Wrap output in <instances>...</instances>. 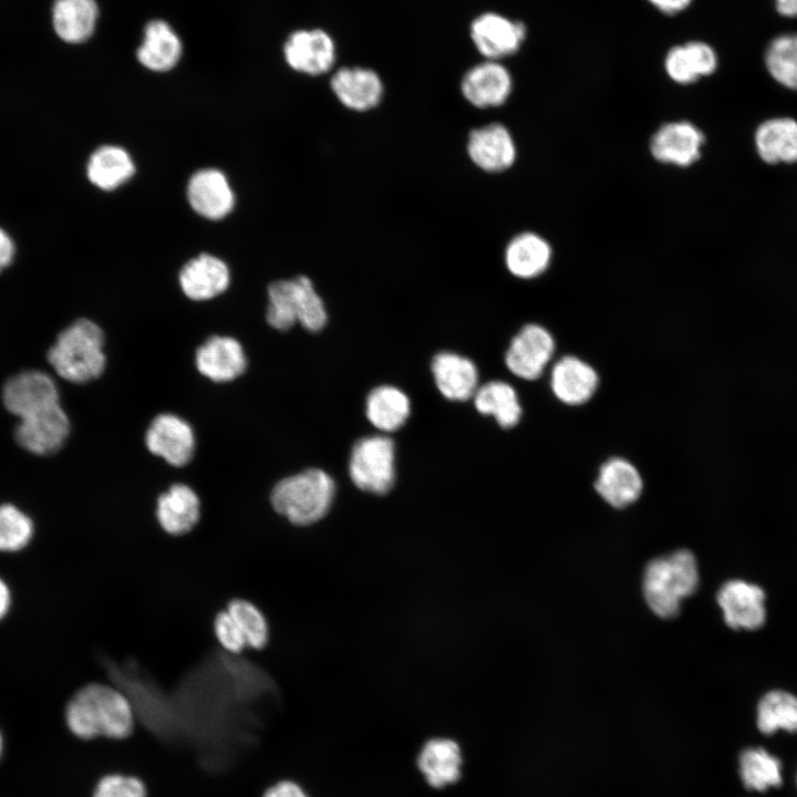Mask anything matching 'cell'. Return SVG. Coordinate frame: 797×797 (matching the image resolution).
I'll return each instance as SVG.
<instances>
[{
	"instance_id": "15",
	"label": "cell",
	"mask_w": 797,
	"mask_h": 797,
	"mask_svg": "<svg viewBox=\"0 0 797 797\" xmlns=\"http://www.w3.org/2000/svg\"><path fill=\"white\" fill-rule=\"evenodd\" d=\"M2 398L6 408L19 418L60 403L55 382L41 371H25L9 379Z\"/></svg>"
},
{
	"instance_id": "35",
	"label": "cell",
	"mask_w": 797,
	"mask_h": 797,
	"mask_svg": "<svg viewBox=\"0 0 797 797\" xmlns=\"http://www.w3.org/2000/svg\"><path fill=\"white\" fill-rule=\"evenodd\" d=\"M765 65L777 83L797 90V33L774 38L765 51Z\"/></svg>"
},
{
	"instance_id": "14",
	"label": "cell",
	"mask_w": 797,
	"mask_h": 797,
	"mask_svg": "<svg viewBox=\"0 0 797 797\" xmlns=\"http://www.w3.org/2000/svg\"><path fill=\"white\" fill-rule=\"evenodd\" d=\"M145 444L148 451L162 457L169 465L183 467L195 453V434L192 426L174 414L157 415L151 423Z\"/></svg>"
},
{
	"instance_id": "25",
	"label": "cell",
	"mask_w": 797,
	"mask_h": 797,
	"mask_svg": "<svg viewBox=\"0 0 797 797\" xmlns=\"http://www.w3.org/2000/svg\"><path fill=\"white\" fill-rule=\"evenodd\" d=\"M432 372L437 389L447 400L466 401L478 389L476 365L457 353H437L432 361Z\"/></svg>"
},
{
	"instance_id": "16",
	"label": "cell",
	"mask_w": 797,
	"mask_h": 797,
	"mask_svg": "<svg viewBox=\"0 0 797 797\" xmlns=\"http://www.w3.org/2000/svg\"><path fill=\"white\" fill-rule=\"evenodd\" d=\"M330 89L345 108L359 113L375 108L384 95L381 76L364 66L339 68L330 77Z\"/></svg>"
},
{
	"instance_id": "28",
	"label": "cell",
	"mask_w": 797,
	"mask_h": 797,
	"mask_svg": "<svg viewBox=\"0 0 797 797\" xmlns=\"http://www.w3.org/2000/svg\"><path fill=\"white\" fill-rule=\"evenodd\" d=\"M754 138L759 157L767 164L797 162V121L769 118L757 127Z\"/></svg>"
},
{
	"instance_id": "40",
	"label": "cell",
	"mask_w": 797,
	"mask_h": 797,
	"mask_svg": "<svg viewBox=\"0 0 797 797\" xmlns=\"http://www.w3.org/2000/svg\"><path fill=\"white\" fill-rule=\"evenodd\" d=\"M214 632L219 644L230 653L238 654L247 646L242 633L227 610L216 614Z\"/></svg>"
},
{
	"instance_id": "8",
	"label": "cell",
	"mask_w": 797,
	"mask_h": 797,
	"mask_svg": "<svg viewBox=\"0 0 797 797\" xmlns=\"http://www.w3.org/2000/svg\"><path fill=\"white\" fill-rule=\"evenodd\" d=\"M282 53L290 69L309 76L327 74L337 61L335 42L320 28L291 32L283 42Z\"/></svg>"
},
{
	"instance_id": "12",
	"label": "cell",
	"mask_w": 797,
	"mask_h": 797,
	"mask_svg": "<svg viewBox=\"0 0 797 797\" xmlns=\"http://www.w3.org/2000/svg\"><path fill=\"white\" fill-rule=\"evenodd\" d=\"M466 152L477 168L490 174L510 168L517 157L510 131L498 122L473 128L467 137Z\"/></svg>"
},
{
	"instance_id": "2",
	"label": "cell",
	"mask_w": 797,
	"mask_h": 797,
	"mask_svg": "<svg viewBox=\"0 0 797 797\" xmlns=\"http://www.w3.org/2000/svg\"><path fill=\"white\" fill-rule=\"evenodd\" d=\"M48 361L62 379L87 383L104 371V333L89 319H77L65 328L48 352Z\"/></svg>"
},
{
	"instance_id": "9",
	"label": "cell",
	"mask_w": 797,
	"mask_h": 797,
	"mask_svg": "<svg viewBox=\"0 0 797 797\" xmlns=\"http://www.w3.org/2000/svg\"><path fill=\"white\" fill-rule=\"evenodd\" d=\"M717 603L727 627L733 630L756 631L767 620L764 589L743 579H732L717 591Z\"/></svg>"
},
{
	"instance_id": "42",
	"label": "cell",
	"mask_w": 797,
	"mask_h": 797,
	"mask_svg": "<svg viewBox=\"0 0 797 797\" xmlns=\"http://www.w3.org/2000/svg\"><path fill=\"white\" fill-rule=\"evenodd\" d=\"M262 797H309L304 789L291 779H281L269 786Z\"/></svg>"
},
{
	"instance_id": "17",
	"label": "cell",
	"mask_w": 797,
	"mask_h": 797,
	"mask_svg": "<svg viewBox=\"0 0 797 797\" xmlns=\"http://www.w3.org/2000/svg\"><path fill=\"white\" fill-rule=\"evenodd\" d=\"M187 199L193 210L208 220H220L235 206V194L227 176L217 168H203L187 183Z\"/></svg>"
},
{
	"instance_id": "48",
	"label": "cell",
	"mask_w": 797,
	"mask_h": 797,
	"mask_svg": "<svg viewBox=\"0 0 797 797\" xmlns=\"http://www.w3.org/2000/svg\"><path fill=\"white\" fill-rule=\"evenodd\" d=\"M796 783H797V777H796Z\"/></svg>"
},
{
	"instance_id": "30",
	"label": "cell",
	"mask_w": 797,
	"mask_h": 797,
	"mask_svg": "<svg viewBox=\"0 0 797 797\" xmlns=\"http://www.w3.org/2000/svg\"><path fill=\"white\" fill-rule=\"evenodd\" d=\"M99 19L95 0H56L53 6V27L68 43L86 41L94 32Z\"/></svg>"
},
{
	"instance_id": "6",
	"label": "cell",
	"mask_w": 797,
	"mask_h": 797,
	"mask_svg": "<svg viewBox=\"0 0 797 797\" xmlns=\"http://www.w3.org/2000/svg\"><path fill=\"white\" fill-rule=\"evenodd\" d=\"M394 442L382 435L366 436L356 441L349 460V474L353 484L363 491L386 494L395 480Z\"/></svg>"
},
{
	"instance_id": "23",
	"label": "cell",
	"mask_w": 797,
	"mask_h": 797,
	"mask_svg": "<svg viewBox=\"0 0 797 797\" xmlns=\"http://www.w3.org/2000/svg\"><path fill=\"white\" fill-rule=\"evenodd\" d=\"M156 518L162 529L168 535H185L199 521V497L189 486L174 484L167 491L158 496Z\"/></svg>"
},
{
	"instance_id": "34",
	"label": "cell",
	"mask_w": 797,
	"mask_h": 797,
	"mask_svg": "<svg viewBox=\"0 0 797 797\" xmlns=\"http://www.w3.org/2000/svg\"><path fill=\"white\" fill-rule=\"evenodd\" d=\"M782 762L763 747L744 749L738 759V773L749 790L765 791L783 783Z\"/></svg>"
},
{
	"instance_id": "22",
	"label": "cell",
	"mask_w": 797,
	"mask_h": 797,
	"mask_svg": "<svg viewBox=\"0 0 797 797\" xmlns=\"http://www.w3.org/2000/svg\"><path fill=\"white\" fill-rule=\"evenodd\" d=\"M598 383L594 369L573 355L562 356L551 369V390L555 396L567 405H581L589 401Z\"/></svg>"
},
{
	"instance_id": "45",
	"label": "cell",
	"mask_w": 797,
	"mask_h": 797,
	"mask_svg": "<svg viewBox=\"0 0 797 797\" xmlns=\"http://www.w3.org/2000/svg\"><path fill=\"white\" fill-rule=\"evenodd\" d=\"M775 8L783 17H797V0H775Z\"/></svg>"
},
{
	"instance_id": "41",
	"label": "cell",
	"mask_w": 797,
	"mask_h": 797,
	"mask_svg": "<svg viewBox=\"0 0 797 797\" xmlns=\"http://www.w3.org/2000/svg\"><path fill=\"white\" fill-rule=\"evenodd\" d=\"M685 44L693 58L701 79L710 76L716 71L718 58L711 44L700 40H691L685 42Z\"/></svg>"
},
{
	"instance_id": "46",
	"label": "cell",
	"mask_w": 797,
	"mask_h": 797,
	"mask_svg": "<svg viewBox=\"0 0 797 797\" xmlns=\"http://www.w3.org/2000/svg\"><path fill=\"white\" fill-rule=\"evenodd\" d=\"M10 605V590L0 578V619L7 613Z\"/></svg>"
},
{
	"instance_id": "43",
	"label": "cell",
	"mask_w": 797,
	"mask_h": 797,
	"mask_svg": "<svg viewBox=\"0 0 797 797\" xmlns=\"http://www.w3.org/2000/svg\"><path fill=\"white\" fill-rule=\"evenodd\" d=\"M660 13L674 17L685 11L693 0H646Z\"/></svg>"
},
{
	"instance_id": "21",
	"label": "cell",
	"mask_w": 797,
	"mask_h": 797,
	"mask_svg": "<svg viewBox=\"0 0 797 797\" xmlns=\"http://www.w3.org/2000/svg\"><path fill=\"white\" fill-rule=\"evenodd\" d=\"M183 54V43L173 27L165 20H149L136 50L137 61L153 72L173 70Z\"/></svg>"
},
{
	"instance_id": "13",
	"label": "cell",
	"mask_w": 797,
	"mask_h": 797,
	"mask_svg": "<svg viewBox=\"0 0 797 797\" xmlns=\"http://www.w3.org/2000/svg\"><path fill=\"white\" fill-rule=\"evenodd\" d=\"M70 434V421L60 403L20 418L15 438L37 455L58 452Z\"/></svg>"
},
{
	"instance_id": "32",
	"label": "cell",
	"mask_w": 797,
	"mask_h": 797,
	"mask_svg": "<svg viewBox=\"0 0 797 797\" xmlns=\"http://www.w3.org/2000/svg\"><path fill=\"white\" fill-rule=\"evenodd\" d=\"M474 404L480 414L494 416L503 428L514 427L522 414L515 389L503 381H491L478 387Z\"/></svg>"
},
{
	"instance_id": "44",
	"label": "cell",
	"mask_w": 797,
	"mask_h": 797,
	"mask_svg": "<svg viewBox=\"0 0 797 797\" xmlns=\"http://www.w3.org/2000/svg\"><path fill=\"white\" fill-rule=\"evenodd\" d=\"M15 255V246L10 235L0 228V272L12 262Z\"/></svg>"
},
{
	"instance_id": "36",
	"label": "cell",
	"mask_w": 797,
	"mask_h": 797,
	"mask_svg": "<svg viewBox=\"0 0 797 797\" xmlns=\"http://www.w3.org/2000/svg\"><path fill=\"white\" fill-rule=\"evenodd\" d=\"M226 610L238 625L247 646L261 650L267 645L269 640L268 622L256 604L237 598L228 602Z\"/></svg>"
},
{
	"instance_id": "26",
	"label": "cell",
	"mask_w": 797,
	"mask_h": 797,
	"mask_svg": "<svg viewBox=\"0 0 797 797\" xmlns=\"http://www.w3.org/2000/svg\"><path fill=\"white\" fill-rule=\"evenodd\" d=\"M552 249L540 235L524 231L514 236L505 248L504 259L507 270L519 279H534L549 267Z\"/></svg>"
},
{
	"instance_id": "18",
	"label": "cell",
	"mask_w": 797,
	"mask_h": 797,
	"mask_svg": "<svg viewBox=\"0 0 797 797\" xmlns=\"http://www.w3.org/2000/svg\"><path fill=\"white\" fill-rule=\"evenodd\" d=\"M704 134L693 123L676 121L663 124L652 136V156L663 163L687 167L701 157Z\"/></svg>"
},
{
	"instance_id": "11",
	"label": "cell",
	"mask_w": 797,
	"mask_h": 797,
	"mask_svg": "<svg viewBox=\"0 0 797 797\" xmlns=\"http://www.w3.org/2000/svg\"><path fill=\"white\" fill-rule=\"evenodd\" d=\"M513 89V76L501 61L484 60L469 68L460 80L463 97L476 108L501 106Z\"/></svg>"
},
{
	"instance_id": "4",
	"label": "cell",
	"mask_w": 797,
	"mask_h": 797,
	"mask_svg": "<svg viewBox=\"0 0 797 797\" xmlns=\"http://www.w3.org/2000/svg\"><path fill=\"white\" fill-rule=\"evenodd\" d=\"M334 495L332 477L322 469L309 468L278 482L271 490L270 503L290 522L307 526L328 514Z\"/></svg>"
},
{
	"instance_id": "5",
	"label": "cell",
	"mask_w": 797,
	"mask_h": 797,
	"mask_svg": "<svg viewBox=\"0 0 797 797\" xmlns=\"http://www.w3.org/2000/svg\"><path fill=\"white\" fill-rule=\"evenodd\" d=\"M266 319L279 331L300 323L308 331L318 332L324 328L328 314L311 279L299 275L269 284Z\"/></svg>"
},
{
	"instance_id": "10",
	"label": "cell",
	"mask_w": 797,
	"mask_h": 797,
	"mask_svg": "<svg viewBox=\"0 0 797 797\" xmlns=\"http://www.w3.org/2000/svg\"><path fill=\"white\" fill-rule=\"evenodd\" d=\"M555 346V340L546 328L527 324L513 338L505 355L506 365L520 379L536 380L550 362Z\"/></svg>"
},
{
	"instance_id": "29",
	"label": "cell",
	"mask_w": 797,
	"mask_h": 797,
	"mask_svg": "<svg viewBox=\"0 0 797 797\" xmlns=\"http://www.w3.org/2000/svg\"><path fill=\"white\" fill-rule=\"evenodd\" d=\"M135 173V164L126 149L103 145L90 156L86 176L95 187L111 192L127 183Z\"/></svg>"
},
{
	"instance_id": "7",
	"label": "cell",
	"mask_w": 797,
	"mask_h": 797,
	"mask_svg": "<svg viewBox=\"0 0 797 797\" xmlns=\"http://www.w3.org/2000/svg\"><path fill=\"white\" fill-rule=\"evenodd\" d=\"M527 34L522 21L494 11L478 14L469 24L470 41L485 60L501 61L513 56L521 49Z\"/></svg>"
},
{
	"instance_id": "20",
	"label": "cell",
	"mask_w": 797,
	"mask_h": 797,
	"mask_svg": "<svg viewBox=\"0 0 797 797\" xmlns=\"http://www.w3.org/2000/svg\"><path fill=\"white\" fill-rule=\"evenodd\" d=\"M195 361L200 374L218 383L234 381L247 368L245 351L231 337H210L197 349Z\"/></svg>"
},
{
	"instance_id": "24",
	"label": "cell",
	"mask_w": 797,
	"mask_h": 797,
	"mask_svg": "<svg viewBox=\"0 0 797 797\" xmlns=\"http://www.w3.org/2000/svg\"><path fill=\"white\" fill-rule=\"evenodd\" d=\"M594 487L609 505L623 508L640 497L643 482L633 464L621 457H612L600 467Z\"/></svg>"
},
{
	"instance_id": "1",
	"label": "cell",
	"mask_w": 797,
	"mask_h": 797,
	"mask_svg": "<svg viewBox=\"0 0 797 797\" xmlns=\"http://www.w3.org/2000/svg\"><path fill=\"white\" fill-rule=\"evenodd\" d=\"M70 732L82 741L124 739L136 728L133 704L120 690L91 683L73 694L65 707Z\"/></svg>"
},
{
	"instance_id": "31",
	"label": "cell",
	"mask_w": 797,
	"mask_h": 797,
	"mask_svg": "<svg viewBox=\"0 0 797 797\" xmlns=\"http://www.w3.org/2000/svg\"><path fill=\"white\" fill-rule=\"evenodd\" d=\"M411 404L407 395L392 385L373 389L365 402V413L373 426L383 432L398 429L410 415Z\"/></svg>"
},
{
	"instance_id": "37",
	"label": "cell",
	"mask_w": 797,
	"mask_h": 797,
	"mask_svg": "<svg viewBox=\"0 0 797 797\" xmlns=\"http://www.w3.org/2000/svg\"><path fill=\"white\" fill-rule=\"evenodd\" d=\"M33 534L31 519L11 504L0 506V551H17L28 545Z\"/></svg>"
},
{
	"instance_id": "27",
	"label": "cell",
	"mask_w": 797,
	"mask_h": 797,
	"mask_svg": "<svg viewBox=\"0 0 797 797\" xmlns=\"http://www.w3.org/2000/svg\"><path fill=\"white\" fill-rule=\"evenodd\" d=\"M417 766L426 782L434 788L454 784L460 777L459 746L448 738H433L421 749Z\"/></svg>"
},
{
	"instance_id": "33",
	"label": "cell",
	"mask_w": 797,
	"mask_h": 797,
	"mask_svg": "<svg viewBox=\"0 0 797 797\" xmlns=\"http://www.w3.org/2000/svg\"><path fill=\"white\" fill-rule=\"evenodd\" d=\"M756 725L760 733L777 731L797 733V696L785 690H770L756 706Z\"/></svg>"
},
{
	"instance_id": "39",
	"label": "cell",
	"mask_w": 797,
	"mask_h": 797,
	"mask_svg": "<svg viewBox=\"0 0 797 797\" xmlns=\"http://www.w3.org/2000/svg\"><path fill=\"white\" fill-rule=\"evenodd\" d=\"M664 71L674 83L690 85L701 77L685 43L672 45L664 56Z\"/></svg>"
},
{
	"instance_id": "3",
	"label": "cell",
	"mask_w": 797,
	"mask_h": 797,
	"mask_svg": "<svg viewBox=\"0 0 797 797\" xmlns=\"http://www.w3.org/2000/svg\"><path fill=\"white\" fill-rule=\"evenodd\" d=\"M700 581L694 555L685 549L655 558L643 576V594L650 609L661 618H672L681 602L693 594Z\"/></svg>"
},
{
	"instance_id": "47",
	"label": "cell",
	"mask_w": 797,
	"mask_h": 797,
	"mask_svg": "<svg viewBox=\"0 0 797 797\" xmlns=\"http://www.w3.org/2000/svg\"><path fill=\"white\" fill-rule=\"evenodd\" d=\"M2 745H3V743H2V736H1V734H0V756H1V753H2Z\"/></svg>"
},
{
	"instance_id": "38",
	"label": "cell",
	"mask_w": 797,
	"mask_h": 797,
	"mask_svg": "<svg viewBox=\"0 0 797 797\" xmlns=\"http://www.w3.org/2000/svg\"><path fill=\"white\" fill-rule=\"evenodd\" d=\"M144 782L136 776L107 774L102 776L92 793V797H146Z\"/></svg>"
},
{
	"instance_id": "19",
	"label": "cell",
	"mask_w": 797,
	"mask_h": 797,
	"mask_svg": "<svg viewBox=\"0 0 797 797\" xmlns=\"http://www.w3.org/2000/svg\"><path fill=\"white\" fill-rule=\"evenodd\" d=\"M178 281L187 298L194 301H206L227 290L230 283V271L222 259L204 252L189 259L183 266Z\"/></svg>"
}]
</instances>
